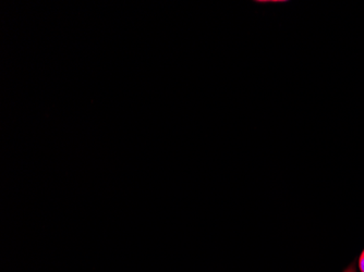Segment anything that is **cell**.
<instances>
[{
  "label": "cell",
  "mask_w": 364,
  "mask_h": 272,
  "mask_svg": "<svg viewBox=\"0 0 364 272\" xmlns=\"http://www.w3.org/2000/svg\"><path fill=\"white\" fill-rule=\"evenodd\" d=\"M262 3H269V4H272V3H284V1H262Z\"/></svg>",
  "instance_id": "3957f363"
},
{
  "label": "cell",
  "mask_w": 364,
  "mask_h": 272,
  "mask_svg": "<svg viewBox=\"0 0 364 272\" xmlns=\"http://www.w3.org/2000/svg\"><path fill=\"white\" fill-rule=\"evenodd\" d=\"M360 272H364V249L360 254L359 261H358Z\"/></svg>",
  "instance_id": "6da1fadb"
},
{
  "label": "cell",
  "mask_w": 364,
  "mask_h": 272,
  "mask_svg": "<svg viewBox=\"0 0 364 272\" xmlns=\"http://www.w3.org/2000/svg\"><path fill=\"white\" fill-rule=\"evenodd\" d=\"M343 272H357L355 271V265H351L350 267L347 268V269L345 270Z\"/></svg>",
  "instance_id": "7a4b0ae2"
}]
</instances>
